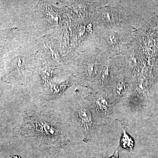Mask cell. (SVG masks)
Instances as JSON below:
<instances>
[{
    "mask_svg": "<svg viewBox=\"0 0 158 158\" xmlns=\"http://www.w3.org/2000/svg\"><path fill=\"white\" fill-rule=\"evenodd\" d=\"M107 41L108 43L110 45H115L118 42V37H116V35L111 34L107 37Z\"/></svg>",
    "mask_w": 158,
    "mask_h": 158,
    "instance_id": "obj_7",
    "label": "cell"
},
{
    "mask_svg": "<svg viewBox=\"0 0 158 158\" xmlns=\"http://www.w3.org/2000/svg\"><path fill=\"white\" fill-rule=\"evenodd\" d=\"M77 115L84 135L87 138L90 137L93 133L94 127V121L91 112L88 108L79 106Z\"/></svg>",
    "mask_w": 158,
    "mask_h": 158,
    "instance_id": "obj_2",
    "label": "cell"
},
{
    "mask_svg": "<svg viewBox=\"0 0 158 158\" xmlns=\"http://www.w3.org/2000/svg\"><path fill=\"white\" fill-rule=\"evenodd\" d=\"M95 109L98 114L103 117H107L110 114L111 107L109 102L103 97H99L95 102Z\"/></svg>",
    "mask_w": 158,
    "mask_h": 158,
    "instance_id": "obj_3",
    "label": "cell"
},
{
    "mask_svg": "<svg viewBox=\"0 0 158 158\" xmlns=\"http://www.w3.org/2000/svg\"><path fill=\"white\" fill-rule=\"evenodd\" d=\"M88 31H89V32H91V31H92V27H91V25H89V26L88 27Z\"/></svg>",
    "mask_w": 158,
    "mask_h": 158,
    "instance_id": "obj_12",
    "label": "cell"
},
{
    "mask_svg": "<svg viewBox=\"0 0 158 158\" xmlns=\"http://www.w3.org/2000/svg\"><path fill=\"white\" fill-rule=\"evenodd\" d=\"M121 147L127 149V150H132L134 148L135 143L133 138L127 133L126 130H123L120 142Z\"/></svg>",
    "mask_w": 158,
    "mask_h": 158,
    "instance_id": "obj_4",
    "label": "cell"
},
{
    "mask_svg": "<svg viewBox=\"0 0 158 158\" xmlns=\"http://www.w3.org/2000/svg\"><path fill=\"white\" fill-rule=\"evenodd\" d=\"M13 158H20L18 156H14V157Z\"/></svg>",
    "mask_w": 158,
    "mask_h": 158,
    "instance_id": "obj_13",
    "label": "cell"
},
{
    "mask_svg": "<svg viewBox=\"0 0 158 158\" xmlns=\"http://www.w3.org/2000/svg\"><path fill=\"white\" fill-rule=\"evenodd\" d=\"M109 77V71L108 68H105L103 71L100 78V82L101 84L104 83L107 80Z\"/></svg>",
    "mask_w": 158,
    "mask_h": 158,
    "instance_id": "obj_6",
    "label": "cell"
},
{
    "mask_svg": "<svg viewBox=\"0 0 158 158\" xmlns=\"http://www.w3.org/2000/svg\"><path fill=\"white\" fill-rule=\"evenodd\" d=\"M127 90V85L123 81H119L116 83L114 88V91L116 95L121 96Z\"/></svg>",
    "mask_w": 158,
    "mask_h": 158,
    "instance_id": "obj_5",
    "label": "cell"
},
{
    "mask_svg": "<svg viewBox=\"0 0 158 158\" xmlns=\"http://www.w3.org/2000/svg\"><path fill=\"white\" fill-rule=\"evenodd\" d=\"M118 149H119L118 147L117 148V149L115 150L113 155L110 157V158H118Z\"/></svg>",
    "mask_w": 158,
    "mask_h": 158,
    "instance_id": "obj_11",
    "label": "cell"
},
{
    "mask_svg": "<svg viewBox=\"0 0 158 158\" xmlns=\"http://www.w3.org/2000/svg\"><path fill=\"white\" fill-rule=\"evenodd\" d=\"M65 86L66 85H55L53 86V88H52V89L53 90V91L55 92V93H56V94H60L61 93V92H62L63 90L65 89Z\"/></svg>",
    "mask_w": 158,
    "mask_h": 158,
    "instance_id": "obj_8",
    "label": "cell"
},
{
    "mask_svg": "<svg viewBox=\"0 0 158 158\" xmlns=\"http://www.w3.org/2000/svg\"><path fill=\"white\" fill-rule=\"evenodd\" d=\"M95 66L93 63H90L88 64V69H87V74L89 76H92L95 73L96 69H95Z\"/></svg>",
    "mask_w": 158,
    "mask_h": 158,
    "instance_id": "obj_9",
    "label": "cell"
},
{
    "mask_svg": "<svg viewBox=\"0 0 158 158\" xmlns=\"http://www.w3.org/2000/svg\"><path fill=\"white\" fill-rule=\"evenodd\" d=\"M42 77L44 81H47V80H49L50 78L51 74L49 72L45 71L43 72Z\"/></svg>",
    "mask_w": 158,
    "mask_h": 158,
    "instance_id": "obj_10",
    "label": "cell"
},
{
    "mask_svg": "<svg viewBox=\"0 0 158 158\" xmlns=\"http://www.w3.org/2000/svg\"><path fill=\"white\" fill-rule=\"evenodd\" d=\"M42 117L35 116L26 123L31 135L49 142L56 141L62 136V132L55 123Z\"/></svg>",
    "mask_w": 158,
    "mask_h": 158,
    "instance_id": "obj_1",
    "label": "cell"
}]
</instances>
